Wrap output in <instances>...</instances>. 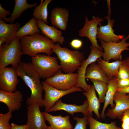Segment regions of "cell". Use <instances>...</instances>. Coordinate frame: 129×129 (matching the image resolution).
<instances>
[{
    "instance_id": "obj_1",
    "label": "cell",
    "mask_w": 129,
    "mask_h": 129,
    "mask_svg": "<svg viewBox=\"0 0 129 129\" xmlns=\"http://www.w3.org/2000/svg\"><path fill=\"white\" fill-rule=\"evenodd\" d=\"M16 69L18 76L22 79L31 91L30 97L27 98L26 101L27 105L38 102L40 107H43L42 94L44 89L40 81L41 78L31 62H21Z\"/></svg>"
},
{
    "instance_id": "obj_2",
    "label": "cell",
    "mask_w": 129,
    "mask_h": 129,
    "mask_svg": "<svg viewBox=\"0 0 129 129\" xmlns=\"http://www.w3.org/2000/svg\"><path fill=\"white\" fill-rule=\"evenodd\" d=\"M20 42L23 54L32 57L40 53L50 55L55 45L51 39L38 33L22 37Z\"/></svg>"
},
{
    "instance_id": "obj_3",
    "label": "cell",
    "mask_w": 129,
    "mask_h": 129,
    "mask_svg": "<svg viewBox=\"0 0 129 129\" xmlns=\"http://www.w3.org/2000/svg\"><path fill=\"white\" fill-rule=\"evenodd\" d=\"M52 51L60 61L61 69L66 73H73L78 70L84 59L83 52L62 47L58 43L55 44Z\"/></svg>"
},
{
    "instance_id": "obj_4",
    "label": "cell",
    "mask_w": 129,
    "mask_h": 129,
    "mask_svg": "<svg viewBox=\"0 0 129 129\" xmlns=\"http://www.w3.org/2000/svg\"><path fill=\"white\" fill-rule=\"evenodd\" d=\"M57 57L38 54L32 57L33 67L41 78L47 79L54 76L61 69Z\"/></svg>"
},
{
    "instance_id": "obj_5",
    "label": "cell",
    "mask_w": 129,
    "mask_h": 129,
    "mask_svg": "<svg viewBox=\"0 0 129 129\" xmlns=\"http://www.w3.org/2000/svg\"><path fill=\"white\" fill-rule=\"evenodd\" d=\"M22 51L20 39L16 37L10 44H3L0 47V70L11 64L16 68L21 62Z\"/></svg>"
},
{
    "instance_id": "obj_6",
    "label": "cell",
    "mask_w": 129,
    "mask_h": 129,
    "mask_svg": "<svg viewBox=\"0 0 129 129\" xmlns=\"http://www.w3.org/2000/svg\"><path fill=\"white\" fill-rule=\"evenodd\" d=\"M129 39V35L118 42H106L99 39L101 47L104 51L102 56L103 59L108 62L111 59L115 61L122 60V52L129 50V43L126 42Z\"/></svg>"
},
{
    "instance_id": "obj_7",
    "label": "cell",
    "mask_w": 129,
    "mask_h": 129,
    "mask_svg": "<svg viewBox=\"0 0 129 129\" xmlns=\"http://www.w3.org/2000/svg\"><path fill=\"white\" fill-rule=\"evenodd\" d=\"M77 78V73H64L60 70L54 76L46 79L45 81L57 89L66 91L76 87Z\"/></svg>"
},
{
    "instance_id": "obj_8",
    "label": "cell",
    "mask_w": 129,
    "mask_h": 129,
    "mask_svg": "<svg viewBox=\"0 0 129 129\" xmlns=\"http://www.w3.org/2000/svg\"><path fill=\"white\" fill-rule=\"evenodd\" d=\"M41 83L45 92L43 104L45 111L47 112H48L55 103L62 97L72 92L83 91L81 88L76 87L68 90H61L48 84L45 81H43Z\"/></svg>"
},
{
    "instance_id": "obj_9",
    "label": "cell",
    "mask_w": 129,
    "mask_h": 129,
    "mask_svg": "<svg viewBox=\"0 0 129 129\" xmlns=\"http://www.w3.org/2000/svg\"><path fill=\"white\" fill-rule=\"evenodd\" d=\"M90 48L91 51L88 57L82 62L78 70L77 81L76 86L82 88L85 91H87L91 86L88 84L86 81L85 74L87 68L91 64L96 62L98 58L102 57L104 53L96 47L91 46Z\"/></svg>"
},
{
    "instance_id": "obj_10",
    "label": "cell",
    "mask_w": 129,
    "mask_h": 129,
    "mask_svg": "<svg viewBox=\"0 0 129 129\" xmlns=\"http://www.w3.org/2000/svg\"><path fill=\"white\" fill-rule=\"evenodd\" d=\"M40 104L35 102L27 107V122L26 124L27 129H46V120L40 111Z\"/></svg>"
},
{
    "instance_id": "obj_11",
    "label": "cell",
    "mask_w": 129,
    "mask_h": 129,
    "mask_svg": "<svg viewBox=\"0 0 129 129\" xmlns=\"http://www.w3.org/2000/svg\"><path fill=\"white\" fill-rule=\"evenodd\" d=\"M103 20L102 18L98 16H93L92 19L90 21L87 17L86 16L84 26L78 32L80 36L88 38L90 40L92 46L97 48L102 51L103 49L98 44L97 36L98 31L97 26Z\"/></svg>"
},
{
    "instance_id": "obj_12",
    "label": "cell",
    "mask_w": 129,
    "mask_h": 129,
    "mask_svg": "<svg viewBox=\"0 0 129 129\" xmlns=\"http://www.w3.org/2000/svg\"><path fill=\"white\" fill-rule=\"evenodd\" d=\"M16 69L5 67L0 70V89L4 91L13 92L16 90L19 81Z\"/></svg>"
},
{
    "instance_id": "obj_13",
    "label": "cell",
    "mask_w": 129,
    "mask_h": 129,
    "mask_svg": "<svg viewBox=\"0 0 129 129\" xmlns=\"http://www.w3.org/2000/svg\"><path fill=\"white\" fill-rule=\"evenodd\" d=\"M113 101L115 103L114 108L109 109L106 115L112 119H121L124 112L129 109V95L116 92Z\"/></svg>"
},
{
    "instance_id": "obj_14",
    "label": "cell",
    "mask_w": 129,
    "mask_h": 129,
    "mask_svg": "<svg viewBox=\"0 0 129 129\" xmlns=\"http://www.w3.org/2000/svg\"><path fill=\"white\" fill-rule=\"evenodd\" d=\"M108 21V24L106 25L101 26L99 23L100 27H98V31L97 38L102 39L106 42H118L124 38L125 35H117L114 33V30L113 29L114 20L110 19V16H106Z\"/></svg>"
},
{
    "instance_id": "obj_15",
    "label": "cell",
    "mask_w": 129,
    "mask_h": 129,
    "mask_svg": "<svg viewBox=\"0 0 129 129\" xmlns=\"http://www.w3.org/2000/svg\"><path fill=\"white\" fill-rule=\"evenodd\" d=\"M23 100V95L19 90L8 92L0 90V102L7 106L9 111L13 112L20 109Z\"/></svg>"
},
{
    "instance_id": "obj_16",
    "label": "cell",
    "mask_w": 129,
    "mask_h": 129,
    "mask_svg": "<svg viewBox=\"0 0 129 129\" xmlns=\"http://www.w3.org/2000/svg\"><path fill=\"white\" fill-rule=\"evenodd\" d=\"M21 27L19 22L8 24L4 21H0V47L4 43L10 44L16 37Z\"/></svg>"
},
{
    "instance_id": "obj_17",
    "label": "cell",
    "mask_w": 129,
    "mask_h": 129,
    "mask_svg": "<svg viewBox=\"0 0 129 129\" xmlns=\"http://www.w3.org/2000/svg\"><path fill=\"white\" fill-rule=\"evenodd\" d=\"M88 103L87 100H85L83 104L80 105L73 104H68L63 102L61 99L58 100L49 110L48 112L60 110L67 112L72 115L75 113H81L85 116L89 115L88 111Z\"/></svg>"
},
{
    "instance_id": "obj_18",
    "label": "cell",
    "mask_w": 129,
    "mask_h": 129,
    "mask_svg": "<svg viewBox=\"0 0 129 129\" xmlns=\"http://www.w3.org/2000/svg\"><path fill=\"white\" fill-rule=\"evenodd\" d=\"M69 11L64 8L57 7L51 11L50 16V22L53 26L63 31L67 29Z\"/></svg>"
},
{
    "instance_id": "obj_19",
    "label": "cell",
    "mask_w": 129,
    "mask_h": 129,
    "mask_svg": "<svg viewBox=\"0 0 129 129\" xmlns=\"http://www.w3.org/2000/svg\"><path fill=\"white\" fill-rule=\"evenodd\" d=\"M42 113L50 126L46 129H72L73 127L70 120V116L62 117L61 115L54 116L45 111Z\"/></svg>"
},
{
    "instance_id": "obj_20",
    "label": "cell",
    "mask_w": 129,
    "mask_h": 129,
    "mask_svg": "<svg viewBox=\"0 0 129 129\" xmlns=\"http://www.w3.org/2000/svg\"><path fill=\"white\" fill-rule=\"evenodd\" d=\"M38 26L41 33L55 43L58 42L63 45L65 41L64 37L62 36V32L55 27L48 25L41 20H37Z\"/></svg>"
},
{
    "instance_id": "obj_21",
    "label": "cell",
    "mask_w": 129,
    "mask_h": 129,
    "mask_svg": "<svg viewBox=\"0 0 129 129\" xmlns=\"http://www.w3.org/2000/svg\"><path fill=\"white\" fill-rule=\"evenodd\" d=\"M83 95L86 96L88 103V111L89 115H92V112H94L99 119L101 117L99 113L100 102L97 98L94 85H92L87 91L83 92Z\"/></svg>"
},
{
    "instance_id": "obj_22",
    "label": "cell",
    "mask_w": 129,
    "mask_h": 129,
    "mask_svg": "<svg viewBox=\"0 0 129 129\" xmlns=\"http://www.w3.org/2000/svg\"><path fill=\"white\" fill-rule=\"evenodd\" d=\"M97 61V64L104 71L110 80H112L114 77H117L119 67L122 64V60H117L109 62L100 58H98Z\"/></svg>"
},
{
    "instance_id": "obj_23",
    "label": "cell",
    "mask_w": 129,
    "mask_h": 129,
    "mask_svg": "<svg viewBox=\"0 0 129 129\" xmlns=\"http://www.w3.org/2000/svg\"><path fill=\"white\" fill-rule=\"evenodd\" d=\"M15 4L11 16L8 18H6L4 21L11 24H13L15 21L20 17L24 11L28 8L36 7L38 5L37 3L28 4L27 0H15Z\"/></svg>"
},
{
    "instance_id": "obj_24",
    "label": "cell",
    "mask_w": 129,
    "mask_h": 129,
    "mask_svg": "<svg viewBox=\"0 0 129 129\" xmlns=\"http://www.w3.org/2000/svg\"><path fill=\"white\" fill-rule=\"evenodd\" d=\"M85 78L99 80L107 84L111 80L96 62L91 64L87 68L85 73Z\"/></svg>"
},
{
    "instance_id": "obj_25",
    "label": "cell",
    "mask_w": 129,
    "mask_h": 129,
    "mask_svg": "<svg viewBox=\"0 0 129 129\" xmlns=\"http://www.w3.org/2000/svg\"><path fill=\"white\" fill-rule=\"evenodd\" d=\"M117 84V79L115 77H114L108 84V89L105 97L104 105L100 115L102 119L105 118V111L108 105H110L111 108L112 109L114 108L115 106L113 102V98L116 92Z\"/></svg>"
},
{
    "instance_id": "obj_26",
    "label": "cell",
    "mask_w": 129,
    "mask_h": 129,
    "mask_svg": "<svg viewBox=\"0 0 129 129\" xmlns=\"http://www.w3.org/2000/svg\"><path fill=\"white\" fill-rule=\"evenodd\" d=\"M38 33H40L41 32L38 26L37 19L33 17L20 28L17 32L16 37L20 39L23 37Z\"/></svg>"
},
{
    "instance_id": "obj_27",
    "label": "cell",
    "mask_w": 129,
    "mask_h": 129,
    "mask_svg": "<svg viewBox=\"0 0 129 129\" xmlns=\"http://www.w3.org/2000/svg\"><path fill=\"white\" fill-rule=\"evenodd\" d=\"M52 0H41L40 5L34 9L32 14L33 17L37 20H41L45 23L48 24L47 22L48 15V6Z\"/></svg>"
},
{
    "instance_id": "obj_28",
    "label": "cell",
    "mask_w": 129,
    "mask_h": 129,
    "mask_svg": "<svg viewBox=\"0 0 129 129\" xmlns=\"http://www.w3.org/2000/svg\"><path fill=\"white\" fill-rule=\"evenodd\" d=\"M87 120L89 126V129H122L117 126L115 121L109 124L103 123L93 118L92 116H88Z\"/></svg>"
},
{
    "instance_id": "obj_29",
    "label": "cell",
    "mask_w": 129,
    "mask_h": 129,
    "mask_svg": "<svg viewBox=\"0 0 129 129\" xmlns=\"http://www.w3.org/2000/svg\"><path fill=\"white\" fill-rule=\"evenodd\" d=\"M90 80L93 82L95 89L98 93V99L100 103L104 102L105 97L108 89V84L104 82L98 80Z\"/></svg>"
},
{
    "instance_id": "obj_30",
    "label": "cell",
    "mask_w": 129,
    "mask_h": 129,
    "mask_svg": "<svg viewBox=\"0 0 129 129\" xmlns=\"http://www.w3.org/2000/svg\"><path fill=\"white\" fill-rule=\"evenodd\" d=\"M12 112L9 111L5 114H0V129H11L9 122L12 117Z\"/></svg>"
},
{
    "instance_id": "obj_31",
    "label": "cell",
    "mask_w": 129,
    "mask_h": 129,
    "mask_svg": "<svg viewBox=\"0 0 129 129\" xmlns=\"http://www.w3.org/2000/svg\"><path fill=\"white\" fill-rule=\"evenodd\" d=\"M88 116H85L82 118L78 116L74 117L73 119L76 121V123L72 129H87V126L89 122L87 120Z\"/></svg>"
},
{
    "instance_id": "obj_32",
    "label": "cell",
    "mask_w": 129,
    "mask_h": 129,
    "mask_svg": "<svg viewBox=\"0 0 129 129\" xmlns=\"http://www.w3.org/2000/svg\"><path fill=\"white\" fill-rule=\"evenodd\" d=\"M116 78L117 80L129 79V70L122 64L119 67Z\"/></svg>"
},
{
    "instance_id": "obj_33",
    "label": "cell",
    "mask_w": 129,
    "mask_h": 129,
    "mask_svg": "<svg viewBox=\"0 0 129 129\" xmlns=\"http://www.w3.org/2000/svg\"><path fill=\"white\" fill-rule=\"evenodd\" d=\"M129 86V79H117V89H120Z\"/></svg>"
},
{
    "instance_id": "obj_34",
    "label": "cell",
    "mask_w": 129,
    "mask_h": 129,
    "mask_svg": "<svg viewBox=\"0 0 129 129\" xmlns=\"http://www.w3.org/2000/svg\"><path fill=\"white\" fill-rule=\"evenodd\" d=\"M122 129H129V116L124 113L121 118Z\"/></svg>"
},
{
    "instance_id": "obj_35",
    "label": "cell",
    "mask_w": 129,
    "mask_h": 129,
    "mask_svg": "<svg viewBox=\"0 0 129 129\" xmlns=\"http://www.w3.org/2000/svg\"><path fill=\"white\" fill-rule=\"evenodd\" d=\"M71 46L75 49H80L82 46L83 42L80 40L74 39L70 43Z\"/></svg>"
},
{
    "instance_id": "obj_36",
    "label": "cell",
    "mask_w": 129,
    "mask_h": 129,
    "mask_svg": "<svg viewBox=\"0 0 129 129\" xmlns=\"http://www.w3.org/2000/svg\"><path fill=\"white\" fill-rule=\"evenodd\" d=\"M11 14L9 11L5 10L0 4V21H4L6 18V17Z\"/></svg>"
},
{
    "instance_id": "obj_37",
    "label": "cell",
    "mask_w": 129,
    "mask_h": 129,
    "mask_svg": "<svg viewBox=\"0 0 129 129\" xmlns=\"http://www.w3.org/2000/svg\"><path fill=\"white\" fill-rule=\"evenodd\" d=\"M11 125V129H27L26 124L19 125L12 123Z\"/></svg>"
},
{
    "instance_id": "obj_38",
    "label": "cell",
    "mask_w": 129,
    "mask_h": 129,
    "mask_svg": "<svg viewBox=\"0 0 129 129\" xmlns=\"http://www.w3.org/2000/svg\"><path fill=\"white\" fill-rule=\"evenodd\" d=\"M116 92L124 95L129 93V86L123 88L117 89Z\"/></svg>"
},
{
    "instance_id": "obj_39",
    "label": "cell",
    "mask_w": 129,
    "mask_h": 129,
    "mask_svg": "<svg viewBox=\"0 0 129 129\" xmlns=\"http://www.w3.org/2000/svg\"><path fill=\"white\" fill-rule=\"evenodd\" d=\"M122 64L124 65L129 70V57L122 60Z\"/></svg>"
},
{
    "instance_id": "obj_40",
    "label": "cell",
    "mask_w": 129,
    "mask_h": 129,
    "mask_svg": "<svg viewBox=\"0 0 129 129\" xmlns=\"http://www.w3.org/2000/svg\"><path fill=\"white\" fill-rule=\"evenodd\" d=\"M124 113H125L129 116V109L125 111Z\"/></svg>"
}]
</instances>
